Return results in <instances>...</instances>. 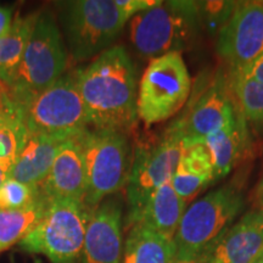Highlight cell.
Instances as JSON below:
<instances>
[{"instance_id": "obj_1", "label": "cell", "mask_w": 263, "mask_h": 263, "mask_svg": "<svg viewBox=\"0 0 263 263\" xmlns=\"http://www.w3.org/2000/svg\"><path fill=\"white\" fill-rule=\"evenodd\" d=\"M74 77L91 128L126 133L136 127L137 71L126 48L114 45Z\"/></svg>"}, {"instance_id": "obj_2", "label": "cell", "mask_w": 263, "mask_h": 263, "mask_svg": "<svg viewBox=\"0 0 263 263\" xmlns=\"http://www.w3.org/2000/svg\"><path fill=\"white\" fill-rule=\"evenodd\" d=\"M200 20L199 3L160 2L129 21L132 47L140 58L150 61L170 52H182L195 42Z\"/></svg>"}, {"instance_id": "obj_3", "label": "cell", "mask_w": 263, "mask_h": 263, "mask_svg": "<svg viewBox=\"0 0 263 263\" xmlns=\"http://www.w3.org/2000/svg\"><path fill=\"white\" fill-rule=\"evenodd\" d=\"M242 209V190L234 183L226 184L193 202L174 234V263H195L233 224Z\"/></svg>"}, {"instance_id": "obj_4", "label": "cell", "mask_w": 263, "mask_h": 263, "mask_svg": "<svg viewBox=\"0 0 263 263\" xmlns=\"http://www.w3.org/2000/svg\"><path fill=\"white\" fill-rule=\"evenodd\" d=\"M59 21L65 44L76 61L97 58L128 24L116 0H71L59 3Z\"/></svg>"}, {"instance_id": "obj_5", "label": "cell", "mask_w": 263, "mask_h": 263, "mask_svg": "<svg viewBox=\"0 0 263 263\" xmlns=\"http://www.w3.org/2000/svg\"><path fill=\"white\" fill-rule=\"evenodd\" d=\"M83 150L87 194L84 203L95 209L108 196L127 188L133 151L127 133L88 128L78 136Z\"/></svg>"}, {"instance_id": "obj_6", "label": "cell", "mask_w": 263, "mask_h": 263, "mask_svg": "<svg viewBox=\"0 0 263 263\" xmlns=\"http://www.w3.org/2000/svg\"><path fill=\"white\" fill-rule=\"evenodd\" d=\"M16 105L29 133L70 139L90 128L74 73H65L47 89Z\"/></svg>"}, {"instance_id": "obj_7", "label": "cell", "mask_w": 263, "mask_h": 263, "mask_svg": "<svg viewBox=\"0 0 263 263\" xmlns=\"http://www.w3.org/2000/svg\"><path fill=\"white\" fill-rule=\"evenodd\" d=\"M67 49L50 11L38 12L21 64L9 89L14 100H24L54 84L65 74Z\"/></svg>"}, {"instance_id": "obj_8", "label": "cell", "mask_w": 263, "mask_h": 263, "mask_svg": "<svg viewBox=\"0 0 263 263\" xmlns=\"http://www.w3.org/2000/svg\"><path fill=\"white\" fill-rule=\"evenodd\" d=\"M91 210L83 201L52 200L39 224L18 242L20 248L44 255L51 263H81Z\"/></svg>"}, {"instance_id": "obj_9", "label": "cell", "mask_w": 263, "mask_h": 263, "mask_svg": "<svg viewBox=\"0 0 263 263\" xmlns=\"http://www.w3.org/2000/svg\"><path fill=\"white\" fill-rule=\"evenodd\" d=\"M192 94V78L182 52L151 60L138 88V117L146 126L177 115Z\"/></svg>"}, {"instance_id": "obj_10", "label": "cell", "mask_w": 263, "mask_h": 263, "mask_svg": "<svg viewBox=\"0 0 263 263\" xmlns=\"http://www.w3.org/2000/svg\"><path fill=\"white\" fill-rule=\"evenodd\" d=\"M182 151V138L170 127L155 141L143 143L136 147L126 188L127 218L136 215L160 186L171 182Z\"/></svg>"}, {"instance_id": "obj_11", "label": "cell", "mask_w": 263, "mask_h": 263, "mask_svg": "<svg viewBox=\"0 0 263 263\" xmlns=\"http://www.w3.org/2000/svg\"><path fill=\"white\" fill-rule=\"evenodd\" d=\"M239 105L229 90L228 81L216 80L193 98L185 112L170 124L178 133L183 147L199 144L206 137L227 126L235 117Z\"/></svg>"}, {"instance_id": "obj_12", "label": "cell", "mask_w": 263, "mask_h": 263, "mask_svg": "<svg viewBox=\"0 0 263 263\" xmlns=\"http://www.w3.org/2000/svg\"><path fill=\"white\" fill-rule=\"evenodd\" d=\"M217 51L230 71H241L263 54V2L238 3L219 29Z\"/></svg>"}, {"instance_id": "obj_13", "label": "cell", "mask_w": 263, "mask_h": 263, "mask_svg": "<svg viewBox=\"0 0 263 263\" xmlns=\"http://www.w3.org/2000/svg\"><path fill=\"white\" fill-rule=\"evenodd\" d=\"M263 255V207L227 228L195 263H255Z\"/></svg>"}, {"instance_id": "obj_14", "label": "cell", "mask_w": 263, "mask_h": 263, "mask_svg": "<svg viewBox=\"0 0 263 263\" xmlns=\"http://www.w3.org/2000/svg\"><path fill=\"white\" fill-rule=\"evenodd\" d=\"M122 203L107 199L91 210L81 263H120L123 251Z\"/></svg>"}, {"instance_id": "obj_15", "label": "cell", "mask_w": 263, "mask_h": 263, "mask_svg": "<svg viewBox=\"0 0 263 263\" xmlns=\"http://www.w3.org/2000/svg\"><path fill=\"white\" fill-rule=\"evenodd\" d=\"M39 190L49 201L70 199L83 201L87 194V174L81 143L78 137L61 144L50 172Z\"/></svg>"}, {"instance_id": "obj_16", "label": "cell", "mask_w": 263, "mask_h": 263, "mask_svg": "<svg viewBox=\"0 0 263 263\" xmlns=\"http://www.w3.org/2000/svg\"><path fill=\"white\" fill-rule=\"evenodd\" d=\"M199 144H203L211 155L216 180L226 177L245 156L250 145L248 123L240 107L227 126Z\"/></svg>"}, {"instance_id": "obj_17", "label": "cell", "mask_w": 263, "mask_h": 263, "mask_svg": "<svg viewBox=\"0 0 263 263\" xmlns=\"http://www.w3.org/2000/svg\"><path fill=\"white\" fill-rule=\"evenodd\" d=\"M185 203L168 182L160 186L136 215L126 218V226L128 228L134 224L145 226L164 238L173 240L185 212Z\"/></svg>"}, {"instance_id": "obj_18", "label": "cell", "mask_w": 263, "mask_h": 263, "mask_svg": "<svg viewBox=\"0 0 263 263\" xmlns=\"http://www.w3.org/2000/svg\"><path fill=\"white\" fill-rule=\"evenodd\" d=\"M65 140L67 139L29 133L24 147L16 156L10 178L31 185H41L50 172L58 151Z\"/></svg>"}, {"instance_id": "obj_19", "label": "cell", "mask_w": 263, "mask_h": 263, "mask_svg": "<svg viewBox=\"0 0 263 263\" xmlns=\"http://www.w3.org/2000/svg\"><path fill=\"white\" fill-rule=\"evenodd\" d=\"M215 180V170L207 147L203 144L183 147L178 166L171 178V185L180 199L188 202Z\"/></svg>"}, {"instance_id": "obj_20", "label": "cell", "mask_w": 263, "mask_h": 263, "mask_svg": "<svg viewBox=\"0 0 263 263\" xmlns=\"http://www.w3.org/2000/svg\"><path fill=\"white\" fill-rule=\"evenodd\" d=\"M120 263H174L173 240L145 226H132Z\"/></svg>"}, {"instance_id": "obj_21", "label": "cell", "mask_w": 263, "mask_h": 263, "mask_svg": "<svg viewBox=\"0 0 263 263\" xmlns=\"http://www.w3.org/2000/svg\"><path fill=\"white\" fill-rule=\"evenodd\" d=\"M50 201L41 196L31 205L17 210H0V252L18 244L39 224Z\"/></svg>"}, {"instance_id": "obj_22", "label": "cell", "mask_w": 263, "mask_h": 263, "mask_svg": "<svg viewBox=\"0 0 263 263\" xmlns=\"http://www.w3.org/2000/svg\"><path fill=\"white\" fill-rule=\"evenodd\" d=\"M37 16L38 12L26 16L16 15L11 29L0 37V81L8 87L14 81L21 64Z\"/></svg>"}, {"instance_id": "obj_23", "label": "cell", "mask_w": 263, "mask_h": 263, "mask_svg": "<svg viewBox=\"0 0 263 263\" xmlns=\"http://www.w3.org/2000/svg\"><path fill=\"white\" fill-rule=\"evenodd\" d=\"M228 85L246 121L263 124V84L240 71H230Z\"/></svg>"}, {"instance_id": "obj_24", "label": "cell", "mask_w": 263, "mask_h": 263, "mask_svg": "<svg viewBox=\"0 0 263 263\" xmlns=\"http://www.w3.org/2000/svg\"><path fill=\"white\" fill-rule=\"evenodd\" d=\"M28 136L29 132L20 114L0 124V160L16 159Z\"/></svg>"}, {"instance_id": "obj_25", "label": "cell", "mask_w": 263, "mask_h": 263, "mask_svg": "<svg viewBox=\"0 0 263 263\" xmlns=\"http://www.w3.org/2000/svg\"><path fill=\"white\" fill-rule=\"evenodd\" d=\"M41 196L38 185L9 178L0 186V210H17L31 205Z\"/></svg>"}, {"instance_id": "obj_26", "label": "cell", "mask_w": 263, "mask_h": 263, "mask_svg": "<svg viewBox=\"0 0 263 263\" xmlns=\"http://www.w3.org/2000/svg\"><path fill=\"white\" fill-rule=\"evenodd\" d=\"M161 0H116L118 9L124 17L130 21L134 16L156 6Z\"/></svg>"}, {"instance_id": "obj_27", "label": "cell", "mask_w": 263, "mask_h": 263, "mask_svg": "<svg viewBox=\"0 0 263 263\" xmlns=\"http://www.w3.org/2000/svg\"><path fill=\"white\" fill-rule=\"evenodd\" d=\"M18 114L20 110L11 97V93L0 94V124Z\"/></svg>"}, {"instance_id": "obj_28", "label": "cell", "mask_w": 263, "mask_h": 263, "mask_svg": "<svg viewBox=\"0 0 263 263\" xmlns=\"http://www.w3.org/2000/svg\"><path fill=\"white\" fill-rule=\"evenodd\" d=\"M240 72L244 73L246 77L251 78V80H255L256 82H258V83L263 84V54L259 58L256 59L251 65H249L248 67Z\"/></svg>"}, {"instance_id": "obj_29", "label": "cell", "mask_w": 263, "mask_h": 263, "mask_svg": "<svg viewBox=\"0 0 263 263\" xmlns=\"http://www.w3.org/2000/svg\"><path fill=\"white\" fill-rule=\"evenodd\" d=\"M14 9L9 6H0V37L5 35L14 24Z\"/></svg>"}, {"instance_id": "obj_30", "label": "cell", "mask_w": 263, "mask_h": 263, "mask_svg": "<svg viewBox=\"0 0 263 263\" xmlns=\"http://www.w3.org/2000/svg\"><path fill=\"white\" fill-rule=\"evenodd\" d=\"M14 162L15 159L0 160V186L10 178V173H11Z\"/></svg>"}, {"instance_id": "obj_31", "label": "cell", "mask_w": 263, "mask_h": 263, "mask_svg": "<svg viewBox=\"0 0 263 263\" xmlns=\"http://www.w3.org/2000/svg\"><path fill=\"white\" fill-rule=\"evenodd\" d=\"M256 196H257V201L261 207H263V176L261 180H259L257 189H256Z\"/></svg>"}, {"instance_id": "obj_32", "label": "cell", "mask_w": 263, "mask_h": 263, "mask_svg": "<svg viewBox=\"0 0 263 263\" xmlns=\"http://www.w3.org/2000/svg\"><path fill=\"white\" fill-rule=\"evenodd\" d=\"M6 93H10L9 87L4 83V82L0 81V94H6Z\"/></svg>"}, {"instance_id": "obj_33", "label": "cell", "mask_w": 263, "mask_h": 263, "mask_svg": "<svg viewBox=\"0 0 263 263\" xmlns=\"http://www.w3.org/2000/svg\"><path fill=\"white\" fill-rule=\"evenodd\" d=\"M255 263H263V255H262L261 257H259V258L257 259V261H256Z\"/></svg>"}]
</instances>
